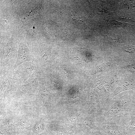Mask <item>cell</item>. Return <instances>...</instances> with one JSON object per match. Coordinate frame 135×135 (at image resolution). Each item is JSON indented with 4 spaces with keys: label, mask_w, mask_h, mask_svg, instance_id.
Wrapping results in <instances>:
<instances>
[{
    "label": "cell",
    "mask_w": 135,
    "mask_h": 135,
    "mask_svg": "<svg viewBox=\"0 0 135 135\" xmlns=\"http://www.w3.org/2000/svg\"><path fill=\"white\" fill-rule=\"evenodd\" d=\"M133 103L130 95L124 94L113 100L110 103L109 109L104 114V118H116L119 115H129L133 110Z\"/></svg>",
    "instance_id": "6da1fadb"
},
{
    "label": "cell",
    "mask_w": 135,
    "mask_h": 135,
    "mask_svg": "<svg viewBox=\"0 0 135 135\" xmlns=\"http://www.w3.org/2000/svg\"><path fill=\"white\" fill-rule=\"evenodd\" d=\"M100 130L102 135H124L120 132L115 117L104 118Z\"/></svg>",
    "instance_id": "7a4b0ae2"
},
{
    "label": "cell",
    "mask_w": 135,
    "mask_h": 135,
    "mask_svg": "<svg viewBox=\"0 0 135 135\" xmlns=\"http://www.w3.org/2000/svg\"><path fill=\"white\" fill-rule=\"evenodd\" d=\"M135 90V82L132 79H128L121 82L110 94V98L111 100L115 96L120 92L126 90Z\"/></svg>",
    "instance_id": "3957f363"
},
{
    "label": "cell",
    "mask_w": 135,
    "mask_h": 135,
    "mask_svg": "<svg viewBox=\"0 0 135 135\" xmlns=\"http://www.w3.org/2000/svg\"><path fill=\"white\" fill-rule=\"evenodd\" d=\"M29 50L26 45L21 44L19 45L18 54L14 66L16 67L26 61L31 60Z\"/></svg>",
    "instance_id": "277c9868"
},
{
    "label": "cell",
    "mask_w": 135,
    "mask_h": 135,
    "mask_svg": "<svg viewBox=\"0 0 135 135\" xmlns=\"http://www.w3.org/2000/svg\"><path fill=\"white\" fill-rule=\"evenodd\" d=\"M94 110V108L92 109L88 115L85 118L83 122L84 128L88 133H90L92 130L96 128Z\"/></svg>",
    "instance_id": "5b68a950"
},
{
    "label": "cell",
    "mask_w": 135,
    "mask_h": 135,
    "mask_svg": "<svg viewBox=\"0 0 135 135\" xmlns=\"http://www.w3.org/2000/svg\"><path fill=\"white\" fill-rule=\"evenodd\" d=\"M130 120L124 128V135H135V112L133 110L129 115Z\"/></svg>",
    "instance_id": "8992f818"
},
{
    "label": "cell",
    "mask_w": 135,
    "mask_h": 135,
    "mask_svg": "<svg viewBox=\"0 0 135 135\" xmlns=\"http://www.w3.org/2000/svg\"><path fill=\"white\" fill-rule=\"evenodd\" d=\"M34 65L32 62H30L22 70L21 79L23 81L26 80L30 76L34 70Z\"/></svg>",
    "instance_id": "52a82bcc"
},
{
    "label": "cell",
    "mask_w": 135,
    "mask_h": 135,
    "mask_svg": "<svg viewBox=\"0 0 135 135\" xmlns=\"http://www.w3.org/2000/svg\"><path fill=\"white\" fill-rule=\"evenodd\" d=\"M42 98L46 108L48 112L50 111V100L48 92L44 87L42 88L40 91Z\"/></svg>",
    "instance_id": "ba28073f"
},
{
    "label": "cell",
    "mask_w": 135,
    "mask_h": 135,
    "mask_svg": "<svg viewBox=\"0 0 135 135\" xmlns=\"http://www.w3.org/2000/svg\"><path fill=\"white\" fill-rule=\"evenodd\" d=\"M78 116L75 113L70 114L67 120V124L69 127L74 132L76 131V126Z\"/></svg>",
    "instance_id": "9c48e42d"
},
{
    "label": "cell",
    "mask_w": 135,
    "mask_h": 135,
    "mask_svg": "<svg viewBox=\"0 0 135 135\" xmlns=\"http://www.w3.org/2000/svg\"><path fill=\"white\" fill-rule=\"evenodd\" d=\"M36 81L34 80L30 83L21 86L19 88V94H24L27 93L31 89Z\"/></svg>",
    "instance_id": "30bf717a"
},
{
    "label": "cell",
    "mask_w": 135,
    "mask_h": 135,
    "mask_svg": "<svg viewBox=\"0 0 135 135\" xmlns=\"http://www.w3.org/2000/svg\"><path fill=\"white\" fill-rule=\"evenodd\" d=\"M8 80H5L2 84L1 87L2 96L5 97L7 94L8 90Z\"/></svg>",
    "instance_id": "8fae6325"
},
{
    "label": "cell",
    "mask_w": 135,
    "mask_h": 135,
    "mask_svg": "<svg viewBox=\"0 0 135 135\" xmlns=\"http://www.w3.org/2000/svg\"><path fill=\"white\" fill-rule=\"evenodd\" d=\"M124 51L130 54L134 53L135 52V47L131 46L126 48Z\"/></svg>",
    "instance_id": "7c38bea8"
},
{
    "label": "cell",
    "mask_w": 135,
    "mask_h": 135,
    "mask_svg": "<svg viewBox=\"0 0 135 135\" xmlns=\"http://www.w3.org/2000/svg\"><path fill=\"white\" fill-rule=\"evenodd\" d=\"M104 86L106 89H108L110 86V81L108 78H106L104 79L103 82Z\"/></svg>",
    "instance_id": "4fadbf2b"
},
{
    "label": "cell",
    "mask_w": 135,
    "mask_h": 135,
    "mask_svg": "<svg viewBox=\"0 0 135 135\" xmlns=\"http://www.w3.org/2000/svg\"><path fill=\"white\" fill-rule=\"evenodd\" d=\"M57 132L59 135H68L64 130L60 127L58 128Z\"/></svg>",
    "instance_id": "5bb4252c"
},
{
    "label": "cell",
    "mask_w": 135,
    "mask_h": 135,
    "mask_svg": "<svg viewBox=\"0 0 135 135\" xmlns=\"http://www.w3.org/2000/svg\"><path fill=\"white\" fill-rule=\"evenodd\" d=\"M98 66L99 67H100V70L102 71L108 68V63L104 62Z\"/></svg>",
    "instance_id": "9a60e30c"
},
{
    "label": "cell",
    "mask_w": 135,
    "mask_h": 135,
    "mask_svg": "<svg viewBox=\"0 0 135 135\" xmlns=\"http://www.w3.org/2000/svg\"><path fill=\"white\" fill-rule=\"evenodd\" d=\"M130 98L132 102L133 103H135V97L132 95H130Z\"/></svg>",
    "instance_id": "2e32d148"
}]
</instances>
